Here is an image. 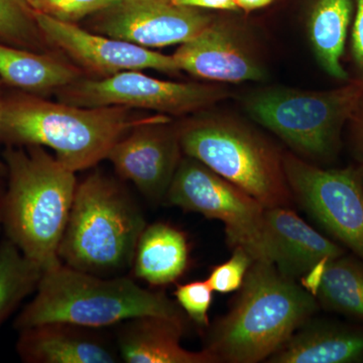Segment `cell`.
<instances>
[{
  "instance_id": "1",
  "label": "cell",
  "mask_w": 363,
  "mask_h": 363,
  "mask_svg": "<svg viewBox=\"0 0 363 363\" xmlns=\"http://www.w3.org/2000/svg\"><path fill=\"white\" fill-rule=\"evenodd\" d=\"M228 313L208 329L217 363H257L277 352L319 309L316 298L274 264L257 260Z\"/></svg>"
},
{
  "instance_id": "2",
  "label": "cell",
  "mask_w": 363,
  "mask_h": 363,
  "mask_svg": "<svg viewBox=\"0 0 363 363\" xmlns=\"http://www.w3.org/2000/svg\"><path fill=\"white\" fill-rule=\"evenodd\" d=\"M164 116H135L123 106L79 107L35 94L6 98L0 140L13 147L40 145L74 173L106 160L114 145L140 124Z\"/></svg>"
},
{
  "instance_id": "3",
  "label": "cell",
  "mask_w": 363,
  "mask_h": 363,
  "mask_svg": "<svg viewBox=\"0 0 363 363\" xmlns=\"http://www.w3.org/2000/svg\"><path fill=\"white\" fill-rule=\"evenodd\" d=\"M7 187L2 229L23 255L43 269L59 259L77 181L40 145L9 147L4 152Z\"/></svg>"
},
{
  "instance_id": "4",
  "label": "cell",
  "mask_w": 363,
  "mask_h": 363,
  "mask_svg": "<svg viewBox=\"0 0 363 363\" xmlns=\"http://www.w3.org/2000/svg\"><path fill=\"white\" fill-rule=\"evenodd\" d=\"M140 316L185 321L177 303L125 277L104 278L57 262L43 272L33 300L13 322L16 330L49 322L99 329Z\"/></svg>"
},
{
  "instance_id": "5",
  "label": "cell",
  "mask_w": 363,
  "mask_h": 363,
  "mask_svg": "<svg viewBox=\"0 0 363 363\" xmlns=\"http://www.w3.org/2000/svg\"><path fill=\"white\" fill-rule=\"evenodd\" d=\"M147 227L140 208L116 181L92 174L78 184L59 259L77 271L111 277L133 267Z\"/></svg>"
},
{
  "instance_id": "6",
  "label": "cell",
  "mask_w": 363,
  "mask_h": 363,
  "mask_svg": "<svg viewBox=\"0 0 363 363\" xmlns=\"http://www.w3.org/2000/svg\"><path fill=\"white\" fill-rule=\"evenodd\" d=\"M177 130L184 156L201 162L264 208L292 205L283 154L252 126L233 116L201 114Z\"/></svg>"
},
{
  "instance_id": "7",
  "label": "cell",
  "mask_w": 363,
  "mask_h": 363,
  "mask_svg": "<svg viewBox=\"0 0 363 363\" xmlns=\"http://www.w3.org/2000/svg\"><path fill=\"white\" fill-rule=\"evenodd\" d=\"M354 80L335 89L313 91L271 86L242 99L247 116L281 138L297 156L326 161L335 156L344 125L362 96Z\"/></svg>"
},
{
  "instance_id": "8",
  "label": "cell",
  "mask_w": 363,
  "mask_h": 363,
  "mask_svg": "<svg viewBox=\"0 0 363 363\" xmlns=\"http://www.w3.org/2000/svg\"><path fill=\"white\" fill-rule=\"evenodd\" d=\"M164 201L222 222L229 247L243 248L255 262H271L264 226L266 208L201 162L182 157Z\"/></svg>"
},
{
  "instance_id": "9",
  "label": "cell",
  "mask_w": 363,
  "mask_h": 363,
  "mask_svg": "<svg viewBox=\"0 0 363 363\" xmlns=\"http://www.w3.org/2000/svg\"><path fill=\"white\" fill-rule=\"evenodd\" d=\"M294 201L363 262V184L359 169H325L296 154H283Z\"/></svg>"
},
{
  "instance_id": "10",
  "label": "cell",
  "mask_w": 363,
  "mask_h": 363,
  "mask_svg": "<svg viewBox=\"0 0 363 363\" xmlns=\"http://www.w3.org/2000/svg\"><path fill=\"white\" fill-rule=\"evenodd\" d=\"M60 102L79 107L123 106L169 116L197 113L230 96L218 84L173 82L140 71H124L105 78H80L58 90Z\"/></svg>"
},
{
  "instance_id": "11",
  "label": "cell",
  "mask_w": 363,
  "mask_h": 363,
  "mask_svg": "<svg viewBox=\"0 0 363 363\" xmlns=\"http://www.w3.org/2000/svg\"><path fill=\"white\" fill-rule=\"evenodd\" d=\"M213 20L202 9L176 6L171 0H124L97 13L92 28L149 49L184 44Z\"/></svg>"
},
{
  "instance_id": "12",
  "label": "cell",
  "mask_w": 363,
  "mask_h": 363,
  "mask_svg": "<svg viewBox=\"0 0 363 363\" xmlns=\"http://www.w3.org/2000/svg\"><path fill=\"white\" fill-rule=\"evenodd\" d=\"M35 18L45 42L58 48L97 78L109 77L124 71L180 72L173 56L90 33L76 23L56 20L37 11Z\"/></svg>"
},
{
  "instance_id": "13",
  "label": "cell",
  "mask_w": 363,
  "mask_h": 363,
  "mask_svg": "<svg viewBox=\"0 0 363 363\" xmlns=\"http://www.w3.org/2000/svg\"><path fill=\"white\" fill-rule=\"evenodd\" d=\"M169 123L171 118L162 116L136 126L114 145L106 159L121 178L155 204L166 199L183 154L177 126Z\"/></svg>"
},
{
  "instance_id": "14",
  "label": "cell",
  "mask_w": 363,
  "mask_h": 363,
  "mask_svg": "<svg viewBox=\"0 0 363 363\" xmlns=\"http://www.w3.org/2000/svg\"><path fill=\"white\" fill-rule=\"evenodd\" d=\"M180 71L212 82L262 81L267 69L250 33L228 21L214 20L173 55Z\"/></svg>"
},
{
  "instance_id": "15",
  "label": "cell",
  "mask_w": 363,
  "mask_h": 363,
  "mask_svg": "<svg viewBox=\"0 0 363 363\" xmlns=\"http://www.w3.org/2000/svg\"><path fill=\"white\" fill-rule=\"evenodd\" d=\"M96 329L49 322L18 331L16 350L26 363H116L118 350Z\"/></svg>"
},
{
  "instance_id": "16",
  "label": "cell",
  "mask_w": 363,
  "mask_h": 363,
  "mask_svg": "<svg viewBox=\"0 0 363 363\" xmlns=\"http://www.w3.org/2000/svg\"><path fill=\"white\" fill-rule=\"evenodd\" d=\"M269 260L281 274L297 279L323 259L344 255L342 247L298 216L291 207L266 208Z\"/></svg>"
},
{
  "instance_id": "17",
  "label": "cell",
  "mask_w": 363,
  "mask_h": 363,
  "mask_svg": "<svg viewBox=\"0 0 363 363\" xmlns=\"http://www.w3.org/2000/svg\"><path fill=\"white\" fill-rule=\"evenodd\" d=\"M117 350L126 363H217L208 351L181 345L185 321L140 316L118 324Z\"/></svg>"
},
{
  "instance_id": "18",
  "label": "cell",
  "mask_w": 363,
  "mask_h": 363,
  "mask_svg": "<svg viewBox=\"0 0 363 363\" xmlns=\"http://www.w3.org/2000/svg\"><path fill=\"white\" fill-rule=\"evenodd\" d=\"M363 362V328L313 320L267 359L269 363H357Z\"/></svg>"
},
{
  "instance_id": "19",
  "label": "cell",
  "mask_w": 363,
  "mask_h": 363,
  "mask_svg": "<svg viewBox=\"0 0 363 363\" xmlns=\"http://www.w3.org/2000/svg\"><path fill=\"white\" fill-rule=\"evenodd\" d=\"M189 260L190 247L185 233L157 222L147 225L138 240L133 274L150 286L169 285L185 274Z\"/></svg>"
},
{
  "instance_id": "20",
  "label": "cell",
  "mask_w": 363,
  "mask_h": 363,
  "mask_svg": "<svg viewBox=\"0 0 363 363\" xmlns=\"http://www.w3.org/2000/svg\"><path fill=\"white\" fill-rule=\"evenodd\" d=\"M82 78L75 67L50 55L0 42V80L32 94L58 91Z\"/></svg>"
},
{
  "instance_id": "21",
  "label": "cell",
  "mask_w": 363,
  "mask_h": 363,
  "mask_svg": "<svg viewBox=\"0 0 363 363\" xmlns=\"http://www.w3.org/2000/svg\"><path fill=\"white\" fill-rule=\"evenodd\" d=\"M352 11V0H316L308 21V37L317 63L340 81L350 80L342 57Z\"/></svg>"
},
{
  "instance_id": "22",
  "label": "cell",
  "mask_w": 363,
  "mask_h": 363,
  "mask_svg": "<svg viewBox=\"0 0 363 363\" xmlns=\"http://www.w3.org/2000/svg\"><path fill=\"white\" fill-rule=\"evenodd\" d=\"M324 309L363 322V262L341 255L329 260L316 295Z\"/></svg>"
},
{
  "instance_id": "23",
  "label": "cell",
  "mask_w": 363,
  "mask_h": 363,
  "mask_svg": "<svg viewBox=\"0 0 363 363\" xmlns=\"http://www.w3.org/2000/svg\"><path fill=\"white\" fill-rule=\"evenodd\" d=\"M43 272L13 241L6 238L0 241V328L37 291Z\"/></svg>"
},
{
  "instance_id": "24",
  "label": "cell",
  "mask_w": 363,
  "mask_h": 363,
  "mask_svg": "<svg viewBox=\"0 0 363 363\" xmlns=\"http://www.w3.org/2000/svg\"><path fill=\"white\" fill-rule=\"evenodd\" d=\"M43 40L28 0H0V42L30 49Z\"/></svg>"
},
{
  "instance_id": "25",
  "label": "cell",
  "mask_w": 363,
  "mask_h": 363,
  "mask_svg": "<svg viewBox=\"0 0 363 363\" xmlns=\"http://www.w3.org/2000/svg\"><path fill=\"white\" fill-rule=\"evenodd\" d=\"M121 1L124 0H28V4L37 13L72 23Z\"/></svg>"
},
{
  "instance_id": "26",
  "label": "cell",
  "mask_w": 363,
  "mask_h": 363,
  "mask_svg": "<svg viewBox=\"0 0 363 363\" xmlns=\"http://www.w3.org/2000/svg\"><path fill=\"white\" fill-rule=\"evenodd\" d=\"M233 255L223 264H217L210 272L206 281L213 292L228 294L240 290L248 269L255 259L243 248H233Z\"/></svg>"
},
{
  "instance_id": "27",
  "label": "cell",
  "mask_w": 363,
  "mask_h": 363,
  "mask_svg": "<svg viewBox=\"0 0 363 363\" xmlns=\"http://www.w3.org/2000/svg\"><path fill=\"white\" fill-rule=\"evenodd\" d=\"M177 304L201 328L210 325L209 313L213 301V290L207 281H195L177 286Z\"/></svg>"
},
{
  "instance_id": "28",
  "label": "cell",
  "mask_w": 363,
  "mask_h": 363,
  "mask_svg": "<svg viewBox=\"0 0 363 363\" xmlns=\"http://www.w3.org/2000/svg\"><path fill=\"white\" fill-rule=\"evenodd\" d=\"M350 54L354 79L363 87V0H355V13L350 33Z\"/></svg>"
},
{
  "instance_id": "29",
  "label": "cell",
  "mask_w": 363,
  "mask_h": 363,
  "mask_svg": "<svg viewBox=\"0 0 363 363\" xmlns=\"http://www.w3.org/2000/svg\"><path fill=\"white\" fill-rule=\"evenodd\" d=\"M350 123L353 147H354L358 159L363 164V93L359 102H358L357 109L351 116Z\"/></svg>"
},
{
  "instance_id": "30",
  "label": "cell",
  "mask_w": 363,
  "mask_h": 363,
  "mask_svg": "<svg viewBox=\"0 0 363 363\" xmlns=\"http://www.w3.org/2000/svg\"><path fill=\"white\" fill-rule=\"evenodd\" d=\"M176 6L192 7L197 9H213V11H238V7L234 0H171Z\"/></svg>"
},
{
  "instance_id": "31",
  "label": "cell",
  "mask_w": 363,
  "mask_h": 363,
  "mask_svg": "<svg viewBox=\"0 0 363 363\" xmlns=\"http://www.w3.org/2000/svg\"><path fill=\"white\" fill-rule=\"evenodd\" d=\"M329 260L330 259H323L318 262L312 269H310L309 271L306 272L304 276L298 279H300V285L302 286L308 293L311 294L313 297L316 298L318 290H319L322 281H323L325 269H326L327 264H328Z\"/></svg>"
},
{
  "instance_id": "32",
  "label": "cell",
  "mask_w": 363,
  "mask_h": 363,
  "mask_svg": "<svg viewBox=\"0 0 363 363\" xmlns=\"http://www.w3.org/2000/svg\"><path fill=\"white\" fill-rule=\"evenodd\" d=\"M238 9L250 11H257V9H264L271 6L274 0H234Z\"/></svg>"
},
{
  "instance_id": "33",
  "label": "cell",
  "mask_w": 363,
  "mask_h": 363,
  "mask_svg": "<svg viewBox=\"0 0 363 363\" xmlns=\"http://www.w3.org/2000/svg\"><path fill=\"white\" fill-rule=\"evenodd\" d=\"M1 82L0 80V128H1L2 114H4V102H6V98L4 97V93L1 89ZM6 175V166L4 161L0 160V176Z\"/></svg>"
},
{
  "instance_id": "34",
  "label": "cell",
  "mask_w": 363,
  "mask_h": 363,
  "mask_svg": "<svg viewBox=\"0 0 363 363\" xmlns=\"http://www.w3.org/2000/svg\"><path fill=\"white\" fill-rule=\"evenodd\" d=\"M6 190L0 189V229L2 228V206H4V198Z\"/></svg>"
},
{
  "instance_id": "35",
  "label": "cell",
  "mask_w": 363,
  "mask_h": 363,
  "mask_svg": "<svg viewBox=\"0 0 363 363\" xmlns=\"http://www.w3.org/2000/svg\"><path fill=\"white\" fill-rule=\"evenodd\" d=\"M358 169H359L360 176H362V184H363V164H360V167Z\"/></svg>"
}]
</instances>
